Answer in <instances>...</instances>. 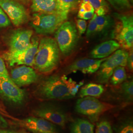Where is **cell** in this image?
Returning <instances> with one entry per match:
<instances>
[{"label": "cell", "instance_id": "4dcf8cb0", "mask_svg": "<svg viewBox=\"0 0 133 133\" xmlns=\"http://www.w3.org/2000/svg\"><path fill=\"white\" fill-rule=\"evenodd\" d=\"M86 11H95L94 9L89 2H82L80 5L79 10L78 13H83Z\"/></svg>", "mask_w": 133, "mask_h": 133}, {"label": "cell", "instance_id": "7c38bea8", "mask_svg": "<svg viewBox=\"0 0 133 133\" xmlns=\"http://www.w3.org/2000/svg\"><path fill=\"white\" fill-rule=\"evenodd\" d=\"M14 122L33 133H59L54 124L36 116L23 119L16 118Z\"/></svg>", "mask_w": 133, "mask_h": 133}, {"label": "cell", "instance_id": "5bb4252c", "mask_svg": "<svg viewBox=\"0 0 133 133\" xmlns=\"http://www.w3.org/2000/svg\"><path fill=\"white\" fill-rule=\"evenodd\" d=\"M10 75L11 79L20 87L33 84L38 78L32 68L25 65L14 68L11 71Z\"/></svg>", "mask_w": 133, "mask_h": 133}, {"label": "cell", "instance_id": "603a6c76", "mask_svg": "<svg viewBox=\"0 0 133 133\" xmlns=\"http://www.w3.org/2000/svg\"><path fill=\"white\" fill-rule=\"evenodd\" d=\"M126 78L127 74L124 66H118L114 70L109 79L113 85H117L123 83Z\"/></svg>", "mask_w": 133, "mask_h": 133}, {"label": "cell", "instance_id": "83f0119b", "mask_svg": "<svg viewBox=\"0 0 133 133\" xmlns=\"http://www.w3.org/2000/svg\"><path fill=\"white\" fill-rule=\"evenodd\" d=\"M97 33V26L95 22V18L93 17L91 19L89 23L86 32V37L87 38H90L94 35L95 34Z\"/></svg>", "mask_w": 133, "mask_h": 133}, {"label": "cell", "instance_id": "8fae6325", "mask_svg": "<svg viewBox=\"0 0 133 133\" xmlns=\"http://www.w3.org/2000/svg\"><path fill=\"white\" fill-rule=\"evenodd\" d=\"M0 7L15 26L25 23L28 19L24 5L16 0H0Z\"/></svg>", "mask_w": 133, "mask_h": 133}, {"label": "cell", "instance_id": "ffe728a7", "mask_svg": "<svg viewBox=\"0 0 133 133\" xmlns=\"http://www.w3.org/2000/svg\"><path fill=\"white\" fill-rule=\"evenodd\" d=\"M104 88L103 86L93 83H90L84 86L79 92L81 98L84 97H99L103 93Z\"/></svg>", "mask_w": 133, "mask_h": 133}, {"label": "cell", "instance_id": "3957f363", "mask_svg": "<svg viewBox=\"0 0 133 133\" xmlns=\"http://www.w3.org/2000/svg\"><path fill=\"white\" fill-rule=\"evenodd\" d=\"M117 20L114 23L112 38L124 49H131L133 45V17L131 14L114 13Z\"/></svg>", "mask_w": 133, "mask_h": 133}, {"label": "cell", "instance_id": "f1b7e54d", "mask_svg": "<svg viewBox=\"0 0 133 133\" xmlns=\"http://www.w3.org/2000/svg\"><path fill=\"white\" fill-rule=\"evenodd\" d=\"M10 20L8 15L0 7V27H7L10 26Z\"/></svg>", "mask_w": 133, "mask_h": 133}, {"label": "cell", "instance_id": "6da1fadb", "mask_svg": "<svg viewBox=\"0 0 133 133\" xmlns=\"http://www.w3.org/2000/svg\"><path fill=\"white\" fill-rule=\"evenodd\" d=\"M83 81L77 83L65 75H53L44 78L37 86L35 94L40 100H66L77 93Z\"/></svg>", "mask_w": 133, "mask_h": 133}, {"label": "cell", "instance_id": "1f68e13d", "mask_svg": "<svg viewBox=\"0 0 133 133\" xmlns=\"http://www.w3.org/2000/svg\"><path fill=\"white\" fill-rule=\"evenodd\" d=\"M0 114H1L3 117H5L6 118H9L11 121L12 120L13 121H14V120L16 119V118L13 117L11 115H10L9 114V112L6 110V109L5 108L4 105H3L2 103H1V102H0Z\"/></svg>", "mask_w": 133, "mask_h": 133}, {"label": "cell", "instance_id": "e575fe53", "mask_svg": "<svg viewBox=\"0 0 133 133\" xmlns=\"http://www.w3.org/2000/svg\"><path fill=\"white\" fill-rule=\"evenodd\" d=\"M126 66H127L130 71H132L133 68V50H130L128 52V55L127 59Z\"/></svg>", "mask_w": 133, "mask_h": 133}, {"label": "cell", "instance_id": "8992f818", "mask_svg": "<svg viewBox=\"0 0 133 133\" xmlns=\"http://www.w3.org/2000/svg\"><path fill=\"white\" fill-rule=\"evenodd\" d=\"M115 108L114 105L103 102L92 97H84L78 99L75 110L79 114L87 116L91 121H97L101 115Z\"/></svg>", "mask_w": 133, "mask_h": 133}, {"label": "cell", "instance_id": "277c9868", "mask_svg": "<svg viewBox=\"0 0 133 133\" xmlns=\"http://www.w3.org/2000/svg\"><path fill=\"white\" fill-rule=\"evenodd\" d=\"M68 18V14L63 13H34L31 24L37 33L40 35L51 34L66 21Z\"/></svg>", "mask_w": 133, "mask_h": 133}, {"label": "cell", "instance_id": "44dd1931", "mask_svg": "<svg viewBox=\"0 0 133 133\" xmlns=\"http://www.w3.org/2000/svg\"><path fill=\"white\" fill-rule=\"evenodd\" d=\"M58 10L60 12L69 14L79 4L81 0H57Z\"/></svg>", "mask_w": 133, "mask_h": 133}, {"label": "cell", "instance_id": "d590c367", "mask_svg": "<svg viewBox=\"0 0 133 133\" xmlns=\"http://www.w3.org/2000/svg\"><path fill=\"white\" fill-rule=\"evenodd\" d=\"M8 127V123L1 114H0V128H6Z\"/></svg>", "mask_w": 133, "mask_h": 133}, {"label": "cell", "instance_id": "e0dca14e", "mask_svg": "<svg viewBox=\"0 0 133 133\" xmlns=\"http://www.w3.org/2000/svg\"><path fill=\"white\" fill-rule=\"evenodd\" d=\"M31 8L34 13H61L58 10L57 0H32Z\"/></svg>", "mask_w": 133, "mask_h": 133}, {"label": "cell", "instance_id": "7402d4cb", "mask_svg": "<svg viewBox=\"0 0 133 133\" xmlns=\"http://www.w3.org/2000/svg\"><path fill=\"white\" fill-rule=\"evenodd\" d=\"M93 6L98 16L107 14L110 10V6L105 0H88Z\"/></svg>", "mask_w": 133, "mask_h": 133}, {"label": "cell", "instance_id": "836d02e7", "mask_svg": "<svg viewBox=\"0 0 133 133\" xmlns=\"http://www.w3.org/2000/svg\"><path fill=\"white\" fill-rule=\"evenodd\" d=\"M95 11H86L83 13H78L77 16L79 19L83 20L91 19L94 16Z\"/></svg>", "mask_w": 133, "mask_h": 133}, {"label": "cell", "instance_id": "30bf717a", "mask_svg": "<svg viewBox=\"0 0 133 133\" xmlns=\"http://www.w3.org/2000/svg\"><path fill=\"white\" fill-rule=\"evenodd\" d=\"M35 116L42 118L54 125L64 128L68 121L66 114L59 107L53 105H43L33 111Z\"/></svg>", "mask_w": 133, "mask_h": 133}, {"label": "cell", "instance_id": "9a60e30c", "mask_svg": "<svg viewBox=\"0 0 133 133\" xmlns=\"http://www.w3.org/2000/svg\"><path fill=\"white\" fill-rule=\"evenodd\" d=\"M107 58L101 59L83 58L74 62L69 67V70L76 72L81 71L84 74H92L98 71L101 64Z\"/></svg>", "mask_w": 133, "mask_h": 133}, {"label": "cell", "instance_id": "ba28073f", "mask_svg": "<svg viewBox=\"0 0 133 133\" xmlns=\"http://www.w3.org/2000/svg\"><path fill=\"white\" fill-rule=\"evenodd\" d=\"M38 44V38L34 37L31 39L28 46L24 50L14 53L7 51L4 53L3 57L10 66H14L15 65L33 66Z\"/></svg>", "mask_w": 133, "mask_h": 133}, {"label": "cell", "instance_id": "f35d334b", "mask_svg": "<svg viewBox=\"0 0 133 133\" xmlns=\"http://www.w3.org/2000/svg\"><path fill=\"white\" fill-rule=\"evenodd\" d=\"M16 1H20V2H26V1H28V0H16Z\"/></svg>", "mask_w": 133, "mask_h": 133}, {"label": "cell", "instance_id": "ab89813d", "mask_svg": "<svg viewBox=\"0 0 133 133\" xmlns=\"http://www.w3.org/2000/svg\"><path fill=\"white\" fill-rule=\"evenodd\" d=\"M128 1L131 4H133V0H128Z\"/></svg>", "mask_w": 133, "mask_h": 133}, {"label": "cell", "instance_id": "cb8c5ba5", "mask_svg": "<svg viewBox=\"0 0 133 133\" xmlns=\"http://www.w3.org/2000/svg\"><path fill=\"white\" fill-rule=\"evenodd\" d=\"M115 10L124 12L131 10V4L128 0H107Z\"/></svg>", "mask_w": 133, "mask_h": 133}, {"label": "cell", "instance_id": "2e32d148", "mask_svg": "<svg viewBox=\"0 0 133 133\" xmlns=\"http://www.w3.org/2000/svg\"><path fill=\"white\" fill-rule=\"evenodd\" d=\"M120 48V45L116 41L109 40L96 46L91 51L90 57L95 59L105 58L111 55Z\"/></svg>", "mask_w": 133, "mask_h": 133}, {"label": "cell", "instance_id": "52a82bcc", "mask_svg": "<svg viewBox=\"0 0 133 133\" xmlns=\"http://www.w3.org/2000/svg\"><path fill=\"white\" fill-rule=\"evenodd\" d=\"M128 52L126 49H118L103 62L98 70L97 79L101 83L108 82L114 70L118 66H126Z\"/></svg>", "mask_w": 133, "mask_h": 133}, {"label": "cell", "instance_id": "484cf974", "mask_svg": "<svg viewBox=\"0 0 133 133\" xmlns=\"http://www.w3.org/2000/svg\"><path fill=\"white\" fill-rule=\"evenodd\" d=\"M96 133H113L111 126L109 121L103 119L99 122L96 126Z\"/></svg>", "mask_w": 133, "mask_h": 133}, {"label": "cell", "instance_id": "8d00e7d4", "mask_svg": "<svg viewBox=\"0 0 133 133\" xmlns=\"http://www.w3.org/2000/svg\"><path fill=\"white\" fill-rule=\"evenodd\" d=\"M11 131L4 129H0V133H11Z\"/></svg>", "mask_w": 133, "mask_h": 133}, {"label": "cell", "instance_id": "74e56055", "mask_svg": "<svg viewBox=\"0 0 133 133\" xmlns=\"http://www.w3.org/2000/svg\"><path fill=\"white\" fill-rule=\"evenodd\" d=\"M11 133H28L26 132H22V131H19V132H16V131H11Z\"/></svg>", "mask_w": 133, "mask_h": 133}, {"label": "cell", "instance_id": "4fadbf2b", "mask_svg": "<svg viewBox=\"0 0 133 133\" xmlns=\"http://www.w3.org/2000/svg\"><path fill=\"white\" fill-rule=\"evenodd\" d=\"M33 31L27 29H17L10 36L9 39L10 52H18L25 50L31 43Z\"/></svg>", "mask_w": 133, "mask_h": 133}, {"label": "cell", "instance_id": "f546056e", "mask_svg": "<svg viewBox=\"0 0 133 133\" xmlns=\"http://www.w3.org/2000/svg\"><path fill=\"white\" fill-rule=\"evenodd\" d=\"M77 30L79 35L85 33L87 28V22L85 20L78 19L76 20Z\"/></svg>", "mask_w": 133, "mask_h": 133}, {"label": "cell", "instance_id": "7a4b0ae2", "mask_svg": "<svg viewBox=\"0 0 133 133\" xmlns=\"http://www.w3.org/2000/svg\"><path fill=\"white\" fill-rule=\"evenodd\" d=\"M60 62V50L55 39L44 37L38 44L33 66L43 74H48L55 70Z\"/></svg>", "mask_w": 133, "mask_h": 133}, {"label": "cell", "instance_id": "ac0fdd59", "mask_svg": "<svg viewBox=\"0 0 133 133\" xmlns=\"http://www.w3.org/2000/svg\"><path fill=\"white\" fill-rule=\"evenodd\" d=\"M94 17L97 26V33L102 35L108 33L109 30L114 26V20L109 15L98 16L94 14Z\"/></svg>", "mask_w": 133, "mask_h": 133}, {"label": "cell", "instance_id": "d4e9b609", "mask_svg": "<svg viewBox=\"0 0 133 133\" xmlns=\"http://www.w3.org/2000/svg\"><path fill=\"white\" fill-rule=\"evenodd\" d=\"M121 90L126 100L129 101H132L133 100V81H127L123 82L121 85Z\"/></svg>", "mask_w": 133, "mask_h": 133}, {"label": "cell", "instance_id": "5b68a950", "mask_svg": "<svg viewBox=\"0 0 133 133\" xmlns=\"http://www.w3.org/2000/svg\"><path fill=\"white\" fill-rule=\"evenodd\" d=\"M55 38L62 54L70 55L76 47L78 39L75 25L71 21H65L55 31Z\"/></svg>", "mask_w": 133, "mask_h": 133}, {"label": "cell", "instance_id": "d6986e66", "mask_svg": "<svg viewBox=\"0 0 133 133\" xmlns=\"http://www.w3.org/2000/svg\"><path fill=\"white\" fill-rule=\"evenodd\" d=\"M94 125L83 119L75 120L71 125V133H94Z\"/></svg>", "mask_w": 133, "mask_h": 133}, {"label": "cell", "instance_id": "d6a6232c", "mask_svg": "<svg viewBox=\"0 0 133 133\" xmlns=\"http://www.w3.org/2000/svg\"><path fill=\"white\" fill-rule=\"evenodd\" d=\"M10 76L4 60L0 57V76Z\"/></svg>", "mask_w": 133, "mask_h": 133}, {"label": "cell", "instance_id": "4316f807", "mask_svg": "<svg viewBox=\"0 0 133 133\" xmlns=\"http://www.w3.org/2000/svg\"><path fill=\"white\" fill-rule=\"evenodd\" d=\"M116 133H133L132 120L128 119L122 122L116 129Z\"/></svg>", "mask_w": 133, "mask_h": 133}, {"label": "cell", "instance_id": "9c48e42d", "mask_svg": "<svg viewBox=\"0 0 133 133\" xmlns=\"http://www.w3.org/2000/svg\"><path fill=\"white\" fill-rule=\"evenodd\" d=\"M0 96L15 104H21L26 98V93L10 76H0Z\"/></svg>", "mask_w": 133, "mask_h": 133}]
</instances>
